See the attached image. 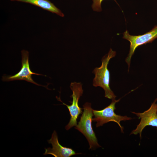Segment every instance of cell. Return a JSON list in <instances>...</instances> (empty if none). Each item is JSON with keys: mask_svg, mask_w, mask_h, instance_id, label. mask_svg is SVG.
Masks as SVG:
<instances>
[{"mask_svg": "<svg viewBox=\"0 0 157 157\" xmlns=\"http://www.w3.org/2000/svg\"><path fill=\"white\" fill-rule=\"evenodd\" d=\"M157 98L152 103L150 108L143 113H136L132 112L135 114L140 121L136 128L133 130L130 135H136L139 134L140 138L142 137V133L143 129L147 126H151L156 127L157 130Z\"/></svg>", "mask_w": 157, "mask_h": 157, "instance_id": "8992f818", "label": "cell"}, {"mask_svg": "<svg viewBox=\"0 0 157 157\" xmlns=\"http://www.w3.org/2000/svg\"><path fill=\"white\" fill-rule=\"evenodd\" d=\"M51 144L52 148H45L44 155H51L55 157H69L73 155L80 154L76 153L72 148L64 147L59 143L56 131H54L51 138L47 140Z\"/></svg>", "mask_w": 157, "mask_h": 157, "instance_id": "ba28073f", "label": "cell"}, {"mask_svg": "<svg viewBox=\"0 0 157 157\" xmlns=\"http://www.w3.org/2000/svg\"><path fill=\"white\" fill-rule=\"evenodd\" d=\"M104 0H92L93 1L92 8L94 11L100 12L102 10L101 4ZM115 1V0H114Z\"/></svg>", "mask_w": 157, "mask_h": 157, "instance_id": "30bf717a", "label": "cell"}, {"mask_svg": "<svg viewBox=\"0 0 157 157\" xmlns=\"http://www.w3.org/2000/svg\"><path fill=\"white\" fill-rule=\"evenodd\" d=\"M116 54V52L110 49L108 54L102 58L101 66L96 67L92 72L95 74L93 86L103 88L105 91V97L112 100L115 99L116 96L110 87V74L108 65L110 59L115 57Z\"/></svg>", "mask_w": 157, "mask_h": 157, "instance_id": "6da1fadb", "label": "cell"}, {"mask_svg": "<svg viewBox=\"0 0 157 157\" xmlns=\"http://www.w3.org/2000/svg\"><path fill=\"white\" fill-rule=\"evenodd\" d=\"M70 88L72 91V94L70 96L72 98V101H69L72 103L71 105L66 104L62 101L60 97H56L58 101L67 106L69 112L70 118L69 123L65 127L67 130L77 125V119L79 115L82 113V108L79 106L78 104L79 99L82 95L83 92L82 84L79 82H72L70 84Z\"/></svg>", "mask_w": 157, "mask_h": 157, "instance_id": "277c9868", "label": "cell"}, {"mask_svg": "<svg viewBox=\"0 0 157 157\" xmlns=\"http://www.w3.org/2000/svg\"><path fill=\"white\" fill-rule=\"evenodd\" d=\"M120 99L117 100H112V102L108 106L101 110L93 109L94 118L92 121L96 122L97 127L102 126L103 124L110 122L116 123L120 127L121 132L124 133L123 127L121 125L120 122L132 119V118L126 116H122L116 114L114 111L116 108V104L119 101Z\"/></svg>", "mask_w": 157, "mask_h": 157, "instance_id": "3957f363", "label": "cell"}, {"mask_svg": "<svg viewBox=\"0 0 157 157\" xmlns=\"http://www.w3.org/2000/svg\"><path fill=\"white\" fill-rule=\"evenodd\" d=\"M21 53L22 67L18 73L14 75L3 76L2 80L4 81H9L16 80H25L37 85L46 87V86L40 85L35 82L32 78L33 74L43 75L33 72L31 70L29 63L28 52L26 50H23L21 51Z\"/></svg>", "mask_w": 157, "mask_h": 157, "instance_id": "52a82bcc", "label": "cell"}, {"mask_svg": "<svg viewBox=\"0 0 157 157\" xmlns=\"http://www.w3.org/2000/svg\"><path fill=\"white\" fill-rule=\"evenodd\" d=\"M123 38L129 41L130 44L129 53L125 59L128 66L129 71L131 59L136 49L142 45L151 42L157 38V26H154L149 31L138 35H130L126 30L123 33Z\"/></svg>", "mask_w": 157, "mask_h": 157, "instance_id": "5b68a950", "label": "cell"}, {"mask_svg": "<svg viewBox=\"0 0 157 157\" xmlns=\"http://www.w3.org/2000/svg\"><path fill=\"white\" fill-rule=\"evenodd\" d=\"M28 3L40 8L44 10L56 13L61 17L64 14L53 3L49 0H10Z\"/></svg>", "mask_w": 157, "mask_h": 157, "instance_id": "9c48e42d", "label": "cell"}, {"mask_svg": "<svg viewBox=\"0 0 157 157\" xmlns=\"http://www.w3.org/2000/svg\"><path fill=\"white\" fill-rule=\"evenodd\" d=\"M83 111L78 124L75 129L81 133L85 137L89 143V149L94 150L101 147L98 143L97 139L92 127L93 109L91 103H86L83 106Z\"/></svg>", "mask_w": 157, "mask_h": 157, "instance_id": "7a4b0ae2", "label": "cell"}]
</instances>
